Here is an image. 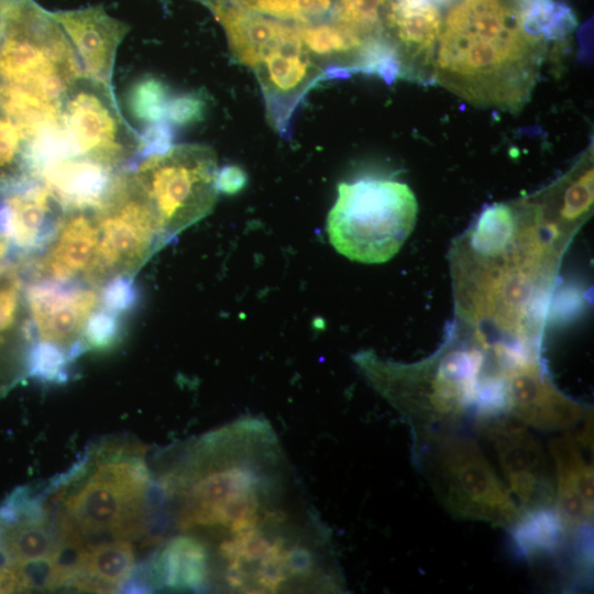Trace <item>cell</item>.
<instances>
[{
  "label": "cell",
  "instance_id": "836d02e7",
  "mask_svg": "<svg viewBox=\"0 0 594 594\" xmlns=\"http://www.w3.org/2000/svg\"><path fill=\"white\" fill-rule=\"evenodd\" d=\"M99 297L103 309L120 316L135 307L139 296L132 276L117 275L106 280Z\"/></svg>",
  "mask_w": 594,
  "mask_h": 594
},
{
  "label": "cell",
  "instance_id": "603a6c76",
  "mask_svg": "<svg viewBox=\"0 0 594 594\" xmlns=\"http://www.w3.org/2000/svg\"><path fill=\"white\" fill-rule=\"evenodd\" d=\"M0 103L29 143L41 132L63 123L59 103L15 85L0 81Z\"/></svg>",
  "mask_w": 594,
  "mask_h": 594
},
{
  "label": "cell",
  "instance_id": "8d00e7d4",
  "mask_svg": "<svg viewBox=\"0 0 594 594\" xmlns=\"http://www.w3.org/2000/svg\"><path fill=\"white\" fill-rule=\"evenodd\" d=\"M248 177L243 168L238 165H226L218 169L216 186L218 193L234 195L246 184Z\"/></svg>",
  "mask_w": 594,
  "mask_h": 594
},
{
  "label": "cell",
  "instance_id": "74e56055",
  "mask_svg": "<svg viewBox=\"0 0 594 594\" xmlns=\"http://www.w3.org/2000/svg\"><path fill=\"white\" fill-rule=\"evenodd\" d=\"M9 0H0V9L8 2Z\"/></svg>",
  "mask_w": 594,
  "mask_h": 594
},
{
  "label": "cell",
  "instance_id": "4316f807",
  "mask_svg": "<svg viewBox=\"0 0 594 594\" xmlns=\"http://www.w3.org/2000/svg\"><path fill=\"white\" fill-rule=\"evenodd\" d=\"M22 287L18 268L0 278V363L4 358L3 353L8 351L6 348L23 330L20 324L23 306H25L24 288ZM4 389L6 386L0 376V394Z\"/></svg>",
  "mask_w": 594,
  "mask_h": 594
},
{
  "label": "cell",
  "instance_id": "ba28073f",
  "mask_svg": "<svg viewBox=\"0 0 594 594\" xmlns=\"http://www.w3.org/2000/svg\"><path fill=\"white\" fill-rule=\"evenodd\" d=\"M95 213L99 241L91 284L117 275L134 277L155 252L169 243L130 169L117 174Z\"/></svg>",
  "mask_w": 594,
  "mask_h": 594
},
{
  "label": "cell",
  "instance_id": "83f0119b",
  "mask_svg": "<svg viewBox=\"0 0 594 594\" xmlns=\"http://www.w3.org/2000/svg\"><path fill=\"white\" fill-rule=\"evenodd\" d=\"M169 98L168 86L155 76L138 79L127 95L131 114L147 124L163 121Z\"/></svg>",
  "mask_w": 594,
  "mask_h": 594
},
{
  "label": "cell",
  "instance_id": "f1b7e54d",
  "mask_svg": "<svg viewBox=\"0 0 594 594\" xmlns=\"http://www.w3.org/2000/svg\"><path fill=\"white\" fill-rule=\"evenodd\" d=\"M70 361L63 348L38 340L28 349L25 374L45 384H63L69 377Z\"/></svg>",
  "mask_w": 594,
  "mask_h": 594
},
{
  "label": "cell",
  "instance_id": "5bb4252c",
  "mask_svg": "<svg viewBox=\"0 0 594 594\" xmlns=\"http://www.w3.org/2000/svg\"><path fill=\"white\" fill-rule=\"evenodd\" d=\"M61 216L57 228L35 260L36 279L56 282L90 280L95 264L99 231L94 210H68Z\"/></svg>",
  "mask_w": 594,
  "mask_h": 594
},
{
  "label": "cell",
  "instance_id": "30bf717a",
  "mask_svg": "<svg viewBox=\"0 0 594 594\" xmlns=\"http://www.w3.org/2000/svg\"><path fill=\"white\" fill-rule=\"evenodd\" d=\"M492 443L508 490L522 512L553 507L554 476L541 444L522 422L503 414L475 420Z\"/></svg>",
  "mask_w": 594,
  "mask_h": 594
},
{
  "label": "cell",
  "instance_id": "e575fe53",
  "mask_svg": "<svg viewBox=\"0 0 594 594\" xmlns=\"http://www.w3.org/2000/svg\"><path fill=\"white\" fill-rule=\"evenodd\" d=\"M208 95L205 91L184 92L169 98L166 118L177 127H187L205 118Z\"/></svg>",
  "mask_w": 594,
  "mask_h": 594
},
{
  "label": "cell",
  "instance_id": "d6a6232c",
  "mask_svg": "<svg viewBox=\"0 0 594 594\" xmlns=\"http://www.w3.org/2000/svg\"><path fill=\"white\" fill-rule=\"evenodd\" d=\"M121 331L119 315L103 308L96 309L84 327L82 341L86 350H109L118 343Z\"/></svg>",
  "mask_w": 594,
  "mask_h": 594
},
{
  "label": "cell",
  "instance_id": "f546056e",
  "mask_svg": "<svg viewBox=\"0 0 594 594\" xmlns=\"http://www.w3.org/2000/svg\"><path fill=\"white\" fill-rule=\"evenodd\" d=\"M387 0H338L333 19L363 40L382 33Z\"/></svg>",
  "mask_w": 594,
  "mask_h": 594
},
{
  "label": "cell",
  "instance_id": "7402d4cb",
  "mask_svg": "<svg viewBox=\"0 0 594 594\" xmlns=\"http://www.w3.org/2000/svg\"><path fill=\"white\" fill-rule=\"evenodd\" d=\"M508 531L516 553L530 562L560 556L571 539L564 532L553 507L522 512Z\"/></svg>",
  "mask_w": 594,
  "mask_h": 594
},
{
  "label": "cell",
  "instance_id": "9c48e42d",
  "mask_svg": "<svg viewBox=\"0 0 594 594\" xmlns=\"http://www.w3.org/2000/svg\"><path fill=\"white\" fill-rule=\"evenodd\" d=\"M59 107L78 155L116 170L140 156V134L124 120L112 86L81 75L66 89Z\"/></svg>",
  "mask_w": 594,
  "mask_h": 594
},
{
  "label": "cell",
  "instance_id": "2e32d148",
  "mask_svg": "<svg viewBox=\"0 0 594 594\" xmlns=\"http://www.w3.org/2000/svg\"><path fill=\"white\" fill-rule=\"evenodd\" d=\"M382 25L396 48L403 76H420L432 59L442 28L438 6L431 0H387Z\"/></svg>",
  "mask_w": 594,
  "mask_h": 594
},
{
  "label": "cell",
  "instance_id": "277c9868",
  "mask_svg": "<svg viewBox=\"0 0 594 594\" xmlns=\"http://www.w3.org/2000/svg\"><path fill=\"white\" fill-rule=\"evenodd\" d=\"M418 202L405 183L361 177L338 185V197L327 218L332 246L351 261H389L414 230Z\"/></svg>",
  "mask_w": 594,
  "mask_h": 594
},
{
  "label": "cell",
  "instance_id": "d590c367",
  "mask_svg": "<svg viewBox=\"0 0 594 594\" xmlns=\"http://www.w3.org/2000/svg\"><path fill=\"white\" fill-rule=\"evenodd\" d=\"M140 157L142 158L167 151L172 146L174 131L169 123L160 121L148 124L145 131L140 134Z\"/></svg>",
  "mask_w": 594,
  "mask_h": 594
},
{
  "label": "cell",
  "instance_id": "8992f818",
  "mask_svg": "<svg viewBox=\"0 0 594 594\" xmlns=\"http://www.w3.org/2000/svg\"><path fill=\"white\" fill-rule=\"evenodd\" d=\"M130 170L168 242L216 205L218 165L210 146L172 145L142 157Z\"/></svg>",
  "mask_w": 594,
  "mask_h": 594
},
{
  "label": "cell",
  "instance_id": "7c38bea8",
  "mask_svg": "<svg viewBox=\"0 0 594 594\" xmlns=\"http://www.w3.org/2000/svg\"><path fill=\"white\" fill-rule=\"evenodd\" d=\"M252 70L261 86L272 127L282 136H289L298 105L309 89L326 79L324 69L305 48L297 30L293 37L261 57Z\"/></svg>",
  "mask_w": 594,
  "mask_h": 594
},
{
  "label": "cell",
  "instance_id": "4dcf8cb0",
  "mask_svg": "<svg viewBox=\"0 0 594 594\" xmlns=\"http://www.w3.org/2000/svg\"><path fill=\"white\" fill-rule=\"evenodd\" d=\"M338 0H266L253 11L298 23L332 19Z\"/></svg>",
  "mask_w": 594,
  "mask_h": 594
},
{
  "label": "cell",
  "instance_id": "5b68a950",
  "mask_svg": "<svg viewBox=\"0 0 594 594\" xmlns=\"http://www.w3.org/2000/svg\"><path fill=\"white\" fill-rule=\"evenodd\" d=\"M82 75L79 59L53 13L34 0L0 9V81L59 103Z\"/></svg>",
  "mask_w": 594,
  "mask_h": 594
},
{
  "label": "cell",
  "instance_id": "52a82bcc",
  "mask_svg": "<svg viewBox=\"0 0 594 594\" xmlns=\"http://www.w3.org/2000/svg\"><path fill=\"white\" fill-rule=\"evenodd\" d=\"M148 470L141 457L113 455L65 499V513L84 536L142 537L147 527Z\"/></svg>",
  "mask_w": 594,
  "mask_h": 594
},
{
  "label": "cell",
  "instance_id": "1f68e13d",
  "mask_svg": "<svg viewBox=\"0 0 594 594\" xmlns=\"http://www.w3.org/2000/svg\"><path fill=\"white\" fill-rule=\"evenodd\" d=\"M513 228L509 207L494 205L483 211L474 232L473 243L477 249L491 251L505 244Z\"/></svg>",
  "mask_w": 594,
  "mask_h": 594
},
{
  "label": "cell",
  "instance_id": "f35d334b",
  "mask_svg": "<svg viewBox=\"0 0 594 594\" xmlns=\"http://www.w3.org/2000/svg\"><path fill=\"white\" fill-rule=\"evenodd\" d=\"M199 1H201V2H202V0H199Z\"/></svg>",
  "mask_w": 594,
  "mask_h": 594
},
{
  "label": "cell",
  "instance_id": "4fadbf2b",
  "mask_svg": "<svg viewBox=\"0 0 594 594\" xmlns=\"http://www.w3.org/2000/svg\"><path fill=\"white\" fill-rule=\"evenodd\" d=\"M57 207L37 178L1 189L0 235L16 255L40 253L57 228L61 219Z\"/></svg>",
  "mask_w": 594,
  "mask_h": 594
},
{
  "label": "cell",
  "instance_id": "ac0fdd59",
  "mask_svg": "<svg viewBox=\"0 0 594 594\" xmlns=\"http://www.w3.org/2000/svg\"><path fill=\"white\" fill-rule=\"evenodd\" d=\"M223 26L234 59L250 68L297 33V25L228 0L205 2Z\"/></svg>",
  "mask_w": 594,
  "mask_h": 594
},
{
  "label": "cell",
  "instance_id": "9a60e30c",
  "mask_svg": "<svg viewBox=\"0 0 594 594\" xmlns=\"http://www.w3.org/2000/svg\"><path fill=\"white\" fill-rule=\"evenodd\" d=\"M571 433L554 438L550 453L554 464L553 509L568 538L592 530L593 466Z\"/></svg>",
  "mask_w": 594,
  "mask_h": 594
},
{
  "label": "cell",
  "instance_id": "8fae6325",
  "mask_svg": "<svg viewBox=\"0 0 594 594\" xmlns=\"http://www.w3.org/2000/svg\"><path fill=\"white\" fill-rule=\"evenodd\" d=\"M25 307L37 337L63 348L72 360L86 346L82 332L97 309V292L78 282L34 279L24 288Z\"/></svg>",
  "mask_w": 594,
  "mask_h": 594
},
{
  "label": "cell",
  "instance_id": "cb8c5ba5",
  "mask_svg": "<svg viewBox=\"0 0 594 594\" xmlns=\"http://www.w3.org/2000/svg\"><path fill=\"white\" fill-rule=\"evenodd\" d=\"M297 30L302 45L312 57L353 56L365 41L336 21L298 23Z\"/></svg>",
  "mask_w": 594,
  "mask_h": 594
},
{
  "label": "cell",
  "instance_id": "44dd1931",
  "mask_svg": "<svg viewBox=\"0 0 594 594\" xmlns=\"http://www.w3.org/2000/svg\"><path fill=\"white\" fill-rule=\"evenodd\" d=\"M130 540L113 539L86 547L74 587L88 592L123 590L135 571Z\"/></svg>",
  "mask_w": 594,
  "mask_h": 594
},
{
  "label": "cell",
  "instance_id": "ffe728a7",
  "mask_svg": "<svg viewBox=\"0 0 594 594\" xmlns=\"http://www.w3.org/2000/svg\"><path fill=\"white\" fill-rule=\"evenodd\" d=\"M509 410L526 426L541 430H566L578 425L584 408L559 396L532 375L514 382Z\"/></svg>",
  "mask_w": 594,
  "mask_h": 594
},
{
  "label": "cell",
  "instance_id": "e0dca14e",
  "mask_svg": "<svg viewBox=\"0 0 594 594\" xmlns=\"http://www.w3.org/2000/svg\"><path fill=\"white\" fill-rule=\"evenodd\" d=\"M52 13L72 43L82 75L111 86L116 53L128 25L101 6Z\"/></svg>",
  "mask_w": 594,
  "mask_h": 594
},
{
  "label": "cell",
  "instance_id": "484cf974",
  "mask_svg": "<svg viewBox=\"0 0 594 594\" xmlns=\"http://www.w3.org/2000/svg\"><path fill=\"white\" fill-rule=\"evenodd\" d=\"M521 16L526 30L546 41L565 36L576 24L571 10L553 0H521Z\"/></svg>",
  "mask_w": 594,
  "mask_h": 594
},
{
  "label": "cell",
  "instance_id": "7a4b0ae2",
  "mask_svg": "<svg viewBox=\"0 0 594 594\" xmlns=\"http://www.w3.org/2000/svg\"><path fill=\"white\" fill-rule=\"evenodd\" d=\"M546 42L526 30L521 0H459L442 22L432 78L473 106L515 112L534 90Z\"/></svg>",
  "mask_w": 594,
  "mask_h": 594
},
{
  "label": "cell",
  "instance_id": "d6986e66",
  "mask_svg": "<svg viewBox=\"0 0 594 594\" xmlns=\"http://www.w3.org/2000/svg\"><path fill=\"white\" fill-rule=\"evenodd\" d=\"M119 172L92 158L77 155L44 166L36 178L63 211H95L103 202Z\"/></svg>",
  "mask_w": 594,
  "mask_h": 594
},
{
  "label": "cell",
  "instance_id": "d4e9b609",
  "mask_svg": "<svg viewBox=\"0 0 594 594\" xmlns=\"http://www.w3.org/2000/svg\"><path fill=\"white\" fill-rule=\"evenodd\" d=\"M29 178V141L0 103V190Z\"/></svg>",
  "mask_w": 594,
  "mask_h": 594
},
{
  "label": "cell",
  "instance_id": "3957f363",
  "mask_svg": "<svg viewBox=\"0 0 594 594\" xmlns=\"http://www.w3.org/2000/svg\"><path fill=\"white\" fill-rule=\"evenodd\" d=\"M411 435L416 466L453 517L507 530L518 521L521 508L462 427Z\"/></svg>",
  "mask_w": 594,
  "mask_h": 594
},
{
  "label": "cell",
  "instance_id": "6da1fadb",
  "mask_svg": "<svg viewBox=\"0 0 594 594\" xmlns=\"http://www.w3.org/2000/svg\"><path fill=\"white\" fill-rule=\"evenodd\" d=\"M161 481L176 525L205 549L209 588L341 592L330 535L272 427L246 417L202 436Z\"/></svg>",
  "mask_w": 594,
  "mask_h": 594
}]
</instances>
